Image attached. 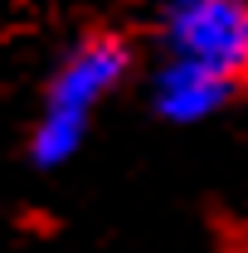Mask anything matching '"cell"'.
Returning a JSON list of instances; mask_svg holds the SVG:
<instances>
[{"mask_svg":"<svg viewBox=\"0 0 248 253\" xmlns=\"http://www.w3.org/2000/svg\"><path fill=\"white\" fill-rule=\"evenodd\" d=\"M244 83H248V63H244Z\"/></svg>","mask_w":248,"mask_h":253,"instance_id":"cell-4","label":"cell"},{"mask_svg":"<svg viewBox=\"0 0 248 253\" xmlns=\"http://www.w3.org/2000/svg\"><path fill=\"white\" fill-rule=\"evenodd\" d=\"M126 78H131V44L122 34L97 30L73 39L39 93L30 136H25V156L34 170L49 175V170L73 166L93 136L97 112L122 93Z\"/></svg>","mask_w":248,"mask_h":253,"instance_id":"cell-1","label":"cell"},{"mask_svg":"<svg viewBox=\"0 0 248 253\" xmlns=\"http://www.w3.org/2000/svg\"><path fill=\"white\" fill-rule=\"evenodd\" d=\"M161 59L205 63L244 78L248 63V0H165L156 20Z\"/></svg>","mask_w":248,"mask_h":253,"instance_id":"cell-2","label":"cell"},{"mask_svg":"<svg viewBox=\"0 0 248 253\" xmlns=\"http://www.w3.org/2000/svg\"><path fill=\"white\" fill-rule=\"evenodd\" d=\"M239 88H244V78H234V73L185 63V59H156L151 83H146V102L165 126H200V122H214L234 102Z\"/></svg>","mask_w":248,"mask_h":253,"instance_id":"cell-3","label":"cell"}]
</instances>
